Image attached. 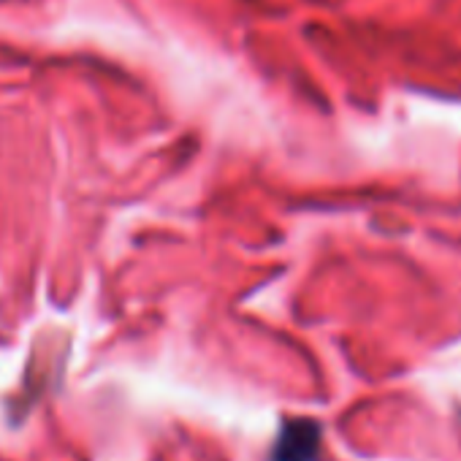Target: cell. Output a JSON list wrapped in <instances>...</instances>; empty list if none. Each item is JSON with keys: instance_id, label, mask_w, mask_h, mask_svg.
Instances as JSON below:
<instances>
[{"instance_id": "cell-1", "label": "cell", "mask_w": 461, "mask_h": 461, "mask_svg": "<svg viewBox=\"0 0 461 461\" xmlns=\"http://www.w3.org/2000/svg\"><path fill=\"white\" fill-rule=\"evenodd\" d=\"M321 450V429L312 420H288L277 437L272 461H315Z\"/></svg>"}]
</instances>
